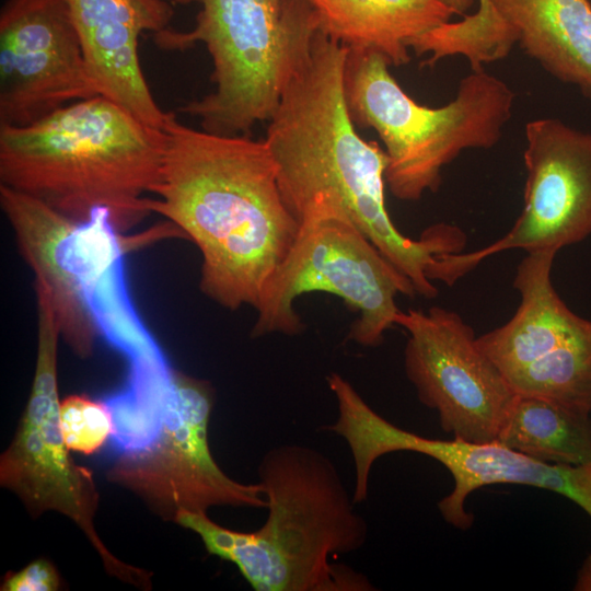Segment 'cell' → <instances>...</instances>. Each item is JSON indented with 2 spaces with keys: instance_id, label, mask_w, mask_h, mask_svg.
Listing matches in <instances>:
<instances>
[{
  "instance_id": "1",
  "label": "cell",
  "mask_w": 591,
  "mask_h": 591,
  "mask_svg": "<svg viewBox=\"0 0 591 591\" xmlns=\"http://www.w3.org/2000/svg\"><path fill=\"white\" fill-rule=\"evenodd\" d=\"M348 48L329 37L314 13L301 21L279 102L268 119L267 148L283 199L297 218L326 202L347 218L413 283L433 297L428 278L448 236L430 227L419 240L401 233L386 210L387 155L363 140L349 114L344 88Z\"/></svg>"
},
{
  "instance_id": "2",
  "label": "cell",
  "mask_w": 591,
  "mask_h": 591,
  "mask_svg": "<svg viewBox=\"0 0 591 591\" xmlns=\"http://www.w3.org/2000/svg\"><path fill=\"white\" fill-rule=\"evenodd\" d=\"M164 131L152 212L199 250V288L207 298L232 311L255 309L300 227L265 140L196 129L175 114Z\"/></svg>"
},
{
  "instance_id": "3",
  "label": "cell",
  "mask_w": 591,
  "mask_h": 591,
  "mask_svg": "<svg viewBox=\"0 0 591 591\" xmlns=\"http://www.w3.org/2000/svg\"><path fill=\"white\" fill-rule=\"evenodd\" d=\"M258 476L268 510L258 530H230L190 511L174 522L196 533L209 554L234 564L256 591L374 590L362 573L331 563L361 548L368 526L326 455L281 444L263 456Z\"/></svg>"
},
{
  "instance_id": "4",
  "label": "cell",
  "mask_w": 591,
  "mask_h": 591,
  "mask_svg": "<svg viewBox=\"0 0 591 591\" xmlns=\"http://www.w3.org/2000/svg\"><path fill=\"white\" fill-rule=\"evenodd\" d=\"M166 135L96 95L22 127L0 126V184L84 220L109 210L126 231L152 213Z\"/></svg>"
},
{
  "instance_id": "5",
  "label": "cell",
  "mask_w": 591,
  "mask_h": 591,
  "mask_svg": "<svg viewBox=\"0 0 591 591\" xmlns=\"http://www.w3.org/2000/svg\"><path fill=\"white\" fill-rule=\"evenodd\" d=\"M0 206L34 283L50 299L60 337L78 357H90L101 335L128 361V378L172 372L129 293L124 257L134 242L120 234L108 209L74 220L4 185Z\"/></svg>"
},
{
  "instance_id": "6",
  "label": "cell",
  "mask_w": 591,
  "mask_h": 591,
  "mask_svg": "<svg viewBox=\"0 0 591 591\" xmlns=\"http://www.w3.org/2000/svg\"><path fill=\"white\" fill-rule=\"evenodd\" d=\"M390 66L375 51L348 48L345 99L356 126L373 129L384 144L385 182L393 196L415 201L438 190L442 169L462 151L498 143L515 93L485 69L471 70L453 100L428 107L402 89Z\"/></svg>"
},
{
  "instance_id": "7",
  "label": "cell",
  "mask_w": 591,
  "mask_h": 591,
  "mask_svg": "<svg viewBox=\"0 0 591 591\" xmlns=\"http://www.w3.org/2000/svg\"><path fill=\"white\" fill-rule=\"evenodd\" d=\"M189 31L154 34L161 49L205 45L212 63L213 90L178 112L199 120L205 131L251 135L268 121L289 69L303 0H197Z\"/></svg>"
},
{
  "instance_id": "8",
  "label": "cell",
  "mask_w": 591,
  "mask_h": 591,
  "mask_svg": "<svg viewBox=\"0 0 591 591\" xmlns=\"http://www.w3.org/2000/svg\"><path fill=\"white\" fill-rule=\"evenodd\" d=\"M298 221L297 239L255 308L251 336L301 333L304 326L294 302L321 291L339 297L359 314L350 339L366 347L380 345L401 311L396 296H417L412 281L331 205L315 202Z\"/></svg>"
},
{
  "instance_id": "9",
  "label": "cell",
  "mask_w": 591,
  "mask_h": 591,
  "mask_svg": "<svg viewBox=\"0 0 591 591\" xmlns=\"http://www.w3.org/2000/svg\"><path fill=\"white\" fill-rule=\"evenodd\" d=\"M37 310V354L30 397L18 431L1 455V485L15 493L33 517L57 511L86 535L111 575L143 587L149 576L126 565L104 546L94 530L99 495L92 472L68 454L60 427L57 345L60 332L50 299L34 287Z\"/></svg>"
},
{
  "instance_id": "10",
  "label": "cell",
  "mask_w": 591,
  "mask_h": 591,
  "mask_svg": "<svg viewBox=\"0 0 591 591\" xmlns=\"http://www.w3.org/2000/svg\"><path fill=\"white\" fill-rule=\"evenodd\" d=\"M213 397L207 381L175 371L158 441L144 451L118 456L107 472L108 479L172 521L181 511L207 513L221 506L267 508L259 482L232 479L210 452L208 425Z\"/></svg>"
},
{
  "instance_id": "11",
  "label": "cell",
  "mask_w": 591,
  "mask_h": 591,
  "mask_svg": "<svg viewBox=\"0 0 591 591\" xmlns=\"http://www.w3.org/2000/svg\"><path fill=\"white\" fill-rule=\"evenodd\" d=\"M523 208L496 242L472 253L438 255L430 280L453 285L485 258L512 248L558 252L591 235V132L554 117L525 125Z\"/></svg>"
},
{
  "instance_id": "12",
  "label": "cell",
  "mask_w": 591,
  "mask_h": 591,
  "mask_svg": "<svg viewBox=\"0 0 591 591\" xmlns=\"http://www.w3.org/2000/svg\"><path fill=\"white\" fill-rule=\"evenodd\" d=\"M408 333L404 368L419 401L437 410L442 430L467 442L497 440L517 393L454 311H399Z\"/></svg>"
},
{
  "instance_id": "13",
  "label": "cell",
  "mask_w": 591,
  "mask_h": 591,
  "mask_svg": "<svg viewBox=\"0 0 591 591\" xmlns=\"http://www.w3.org/2000/svg\"><path fill=\"white\" fill-rule=\"evenodd\" d=\"M343 437L354 466L362 475L374 462L391 452L412 451L432 457L452 475L453 489L438 502L450 525L467 530L473 514L466 510L467 497L478 488L495 484L532 486L566 497L591 518V461L579 465L551 464L512 450L499 441L467 442L438 440L402 429L368 403L354 407L345 419Z\"/></svg>"
},
{
  "instance_id": "14",
  "label": "cell",
  "mask_w": 591,
  "mask_h": 591,
  "mask_svg": "<svg viewBox=\"0 0 591 591\" xmlns=\"http://www.w3.org/2000/svg\"><path fill=\"white\" fill-rule=\"evenodd\" d=\"M96 95L68 1L5 0L0 11V126H26Z\"/></svg>"
},
{
  "instance_id": "15",
  "label": "cell",
  "mask_w": 591,
  "mask_h": 591,
  "mask_svg": "<svg viewBox=\"0 0 591 591\" xmlns=\"http://www.w3.org/2000/svg\"><path fill=\"white\" fill-rule=\"evenodd\" d=\"M91 77L103 95L148 125L164 129V112L146 80L139 56L144 32L170 28L174 3L166 0H67Z\"/></svg>"
},
{
  "instance_id": "16",
  "label": "cell",
  "mask_w": 591,
  "mask_h": 591,
  "mask_svg": "<svg viewBox=\"0 0 591 591\" xmlns=\"http://www.w3.org/2000/svg\"><path fill=\"white\" fill-rule=\"evenodd\" d=\"M459 25L467 42L482 47L500 32L505 56L518 43L546 72L591 100L589 0H480Z\"/></svg>"
},
{
  "instance_id": "17",
  "label": "cell",
  "mask_w": 591,
  "mask_h": 591,
  "mask_svg": "<svg viewBox=\"0 0 591 591\" xmlns=\"http://www.w3.org/2000/svg\"><path fill=\"white\" fill-rule=\"evenodd\" d=\"M557 252L526 253L517 268L514 288L521 297L514 315L477 337L480 349L503 374L522 368L579 337L591 321L572 312L552 282Z\"/></svg>"
},
{
  "instance_id": "18",
  "label": "cell",
  "mask_w": 591,
  "mask_h": 591,
  "mask_svg": "<svg viewBox=\"0 0 591 591\" xmlns=\"http://www.w3.org/2000/svg\"><path fill=\"white\" fill-rule=\"evenodd\" d=\"M305 1L329 37L349 49L375 51L394 67L409 62L414 39L455 15L439 0Z\"/></svg>"
},
{
  "instance_id": "19",
  "label": "cell",
  "mask_w": 591,
  "mask_h": 591,
  "mask_svg": "<svg viewBox=\"0 0 591 591\" xmlns=\"http://www.w3.org/2000/svg\"><path fill=\"white\" fill-rule=\"evenodd\" d=\"M497 441L545 463H588L591 413L554 399L517 394Z\"/></svg>"
},
{
  "instance_id": "20",
  "label": "cell",
  "mask_w": 591,
  "mask_h": 591,
  "mask_svg": "<svg viewBox=\"0 0 591 591\" xmlns=\"http://www.w3.org/2000/svg\"><path fill=\"white\" fill-rule=\"evenodd\" d=\"M505 376L517 394L541 396L591 413V327Z\"/></svg>"
},
{
  "instance_id": "21",
  "label": "cell",
  "mask_w": 591,
  "mask_h": 591,
  "mask_svg": "<svg viewBox=\"0 0 591 591\" xmlns=\"http://www.w3.org/2000/svg\"><path fill=\"white\" fill-rule=\"evenodd\" d=\"M60 427L69 450L92 454L109 439L113 424L102 401L71 395L60 403Z\"/></svg>"
},
{
  "instance_id": "22",
  "label": "cell",
  "mask_w": 591,
  "mask_h": 591,
  "mask_svg": "<svg viewBox=\"0 0 591 591\" xmlns=\"http://www.w3.org/2000/svg\"><path fill=\"white\" fill-rule=\"evenodd\" d=\"M59 588V576L55 567L45 559H37L19 572L7 577L4 591H54Z\"/></svg>"
},
{
  "instance_id": "23",
  "label": "cell",
  "mask_w": 591,
  "mask_h": 591,
  "mask_svg": "<svg viewBox=\"0 0 591 591\" xmlns=\"http://www.w3.org/2000/svg\"><path fill=\"white\" fill-rule=\"evenodd\" d=\"M573 590L591 591V554L587 556L577 572Z\"/></svg>"
},
{
  "instance_id": "24",
  "label": "cell",
  "mask_w": 591,
  "mask_h": 591,
  "mask_svg": "<svg viewBox=\"0 0 591 591\" xmlns=\"http://www.w3.org/2000/svg\"><path fill=\"white\" fill-rule=\"evenodd\" d=\"M451 10L454 11L455 15L465 16L471 8L474 5L475 0H439Z\"/></svg>"
},
{
  "instance_id": "25",
  "label": "cell",
  "mask_w": 591,
  "mask_h": 591,
  "mask_svg": "<svg viewBox=\"0 0 591 591\" xmlns=\"http://www.w3.org/2000/svg\"><path fill=\"white\" fill-rule=\"evenodd\" d=\"M193 2H197V0H174V4H183V5H186V4H190Z\"/></svg>"
}]
</instances>
